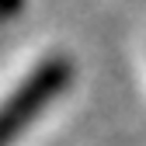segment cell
I'll list each match as a JSON object with an SVG mask.
<instances>
[{"label": "cell", "instance_id": "obj_1", "mask_svg": "<svg viewBox=\"0 0 146 146\" xmlns=\"http://www.w3.org/2000/svg\"><path fill=\"white\" fill-rule=\"evenodd\" d=\"M70 80H73V66L66 56H52L35 66L17 84V90L0 104V146H11L17 139V132H25L38 118L42 108L70 87Z\"/></svg>", "mask_w": 146, "mask_h": 146}]
</instances>
